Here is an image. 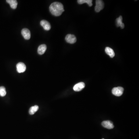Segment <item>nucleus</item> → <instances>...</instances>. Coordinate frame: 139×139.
Segmentation results:
<instances>
[{
  "label": "nucleus",
  "mask_w": 139,
  "mask_h": 139,
  "mask_svg": "<svg viewBox=\"0 0 139 139\" xmlns=\"http://www.w3.org/2000/svg\"><path fill=\"white\" fill-rule=\"evenodd\" d=\"M49 9L51 13L55 16H60L64 11V6L59 2H54L52 3Z\"/></svg>",
  "instance_id": "1"
},
{
  "label": "nucleus",
  "mask_w": 139,
  "mask_h": 139,
  "mask_svg": "<svg viewBox=\"0 0 139 139\" xmlns=\"http://www.w3.org/2000/svg\"><path fill=\"white\" fill-rule=\"evenodd\" d=\"M124 90V88L122 87H114L112 89V93L115 96H120L123 94Z\"/></svg>",
  "instance_id": "2"
},
{
  "label": "nucleus",
  "mask_w": 139,
  "mask_h": 139,
  "mask_svg": "<svg viewBox=\"0 0 139 139\" xmlns=\"http://www.w3.org/2000/svg\"><path fill=\"white\" fill-rule=\"evenodd\" d=\"M104 3L102 0H96V5L95 8V10L96 12H99L101 10L104 9Z\"/></svg>",
  "instance_id": "3"
},
{
  "label": "nucleus",
  "mask_w": 139,
  "mask_h": 139,
  "mask_svg": "<svg viewBox=\"0 0 139 139\" xmlns=\"http://www.w3.org/2000/svg\"><path fill=\"white\" fill-rule=\"evenodd\" d=\"M16 68L18 73H23L26 70V66L23 63L19 62L16 65Z\"/></svg>",
  "instance_id": "4"
},
{
  "label": "nucleus",
  "mask_w": 139,
  "mask_h": 139,
  "mask_svg": "<svg viewBox=\"0 0 139 139\" xmlns=\"http://www.w3.org/2000/svg\"><path fill=\"white\" fill-rule=\"evenodd\" d=\"M65 40L66 42L70 44H74L77 41V39L74 35L68 34L66 36Z\"/></svg>",
  "instance_id": "5"
},
{
  "label": "nucleus",
  "mask_w": 139,
  "mask_h": 139,
  "mask_svg": "<svg viewBox=\"0 0 139 139\" xmlns=\"http://www.w3.org/2000/svg\"><path fill=\"white\" fill-rule=\"evenodd\" d=\"M21 34L25 39L26 40L30 39L31 37V32L27 28L22 29L21 31Z\"/></svg>",
  "instance_id": "6"
},
{
  "label": "nucleus",
  "mask_w": 139,
  "mask_h": 139,
  "mask_svg": "<svg viewBox=\"0 0 139 139\" xmlns=\"http://www.w3.org/2000/svg\"><path fill=\"white\" fill-rule=\"evenodd\" d=\"M102 125L105 128L108 129H112L114 128L113 123L110 120H105L102 122Z\"/></svg>",
  "instance_id": "7"
},
{
  "label": "nucleus",
  "mask_w": 139,
  "mask_h": 139,
  "mask_svg": "<svg viewBox=\"0 0 139 139\" xmlns=\"http://www.w3.org/2000/svg\"><path fill=\"white\" fill-rule=\"evenodd\" d=\"M85 87V84L83 82H79L75 84L74 87V90L76 92H79L82 91Z\"/></svg>",
  "instance_id": "8"
},
{
  "label": "nucleus",
  "mask_w": 139,
  "mask_h": 139,
  "mask_svg": "<svg viewBox=\"0 0 139 139\" xmlns=\"http://www.w3.org/2000/svg\"><path fill=\"white\" fill-rule=\"evenodd\" d=\"M41 25L43 27L45 30L46 31H49L50 30L51 28L50 24L48 21L43 20L40 22Z\"/></svg>",
  "instance_id": "9"
},
{
  "label": "nucleus",
  "mask_w": 139,
  "mask_h": 139,
  "mask_svg": "<svg viewBox=\"0 0 139 139\" xmlns=\"http://www.w3.org/2000/svg\"><path fill=\"white\" fill-rule=\"evenodd\" d=\"M47 46L45 44L40 45L37 49V52L39 54L42 55L45 52Z\"/></svg>",
  "instance_id": "10"
},
{
  "label": "nucleus",
  "mask_w": 139,
  "mask_h": 139,
  "mask_svg": "<svg viewBox=\"0 0 139 139\" xmlns=\"http://www.w3.org/2000/svg\"><path fill=\"white\" fill-rule=\"evenodd\" d=\"M122 18L121 16H120L116 19V24L117 27H120L121 29L124 27V25L122 22Z\"/></svg>",
  "instance_id": "11"
},
{
  "label": "nucleus",
  "mask_w": 139,
  "mask_h": 139,
  "mask_svg": "<svg viewBox=\"0 0 139 139\" xmlns=\"http://www.w3.org/2000/svg\"><path fill=\"white\" fill-rule=\"evenodd\" d=\"M6 2L9 4L11 8L12 9H14L17 8L18 2L16 0H7Z\"/></svg>",
  "instance_id": "12"
},
{
  "label": "nucleus",
  "mask_w": 139,
  "mask_h": 139,
  "mask_svg": "<svg viewBox=\"0 0 139 139\" xmlns=\"http://www.w3.org/2000/svg\"><path fill=\"white\" fill-rule=\"evenodd\" d=\"M105 52L107 54L109 55L111 58H112L115 56V53L112 48L109 47H106L105 49Z\"/></svg>",
  "instance_id": "13"
},
{
  "label": "nucleus",
  "mask_w": 139,
  "mask_h": 139,
  "mask_svg": "<svg viewBox=\"0 0 139 139\" xmlns=\"http://www.w3.org/2000/svg\"><path fill=\"white\" fill-rule=\"evenodd\" d=\"M78 3L79 4H82L84 3H86L88 4L89 6L91 7L93 6V0H78Z\"/></svg>",
  "instance_id": "14"
},
{
  "label": "nucleus",
  "mask_w": 139,
  "mask_h": 139,
  "mask_svg": "<svg viewBox=\"0 0 139 139\" xmlns=\"http://www.w3.org/2000/svg\"><path fill=\"white\" fill-rule=\"evenodd\" d=\"M39 107L37 105L31 107L29 110V113L31 115H33L38 111Z\"/></svg>",
  "instance_id": "15"
},
{
  "label": "nucleus",
  "mask_w": 139,
  "mask_h": 139,
  "mask_svg": "<svg viewBox=\"0 0 139 139\" xmlns=\"http://www.w3.org/2000/svg\"><path fill=\"white\" fill-rule=\"evenodd\" d=\"M6 94V91L5 87L3 86L0 87V96L4 97Z\"/></svg>",
  "instance_id": "16"
},
{
  "label": "nucleus",
  "mask_w": 139,
  "mask_h": 139,
  "mask_svg": "<svg viewBox=\"0 0 139 139\" xmlns=\"http://www.w3.org/2000/svg\"></svg>",
  "instance_id": "17"
}]
</instances>
